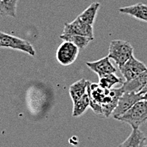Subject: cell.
I'll list each match as a JSON object with an SVG mask.
<instances>
[{"mask_svg": "<svg viewBox=\"0 0 147 147\" xmlns=\"http://www.w3.org/2000/svg\"><path fill=\"white\" fill-rule=\"evenodd\" d=\"M74 103L73 113L72 116L74 118H77L81 116L83 113H86L89 107H90V98H89L87 92L82 96L80 99H78L76 102Z\"/></svg>", "mask_w": 147, "mask_h": 147, "instance_id": "obj_16", "label": "cell"}, {"mask_svg": "<svg viewBox=\"0 0 147 147\" xmlns=\"http://www.w3.org/2000/svg\"><path fill=\"white\" fill-rule=\"evenodd\" d=\"M60 38L63 41L72 42L79 49L86 48L89 43L94 40V38H90L88 36H80V35H64V34H62L60 36Z\"/></svg>", "mask_w": 147, "mask_h": 147, "instance_id": "obj_14", "label": "cell"}, {"mask_svg": "<svg viewBox=\"0 0 147 147\" xmlns=\"http://www.w3.org/2000/svg\"><path fill=\"white\" fill-rule=\"evenodd\" d=\"M99 8H100V3L98 2L92 3L88 8L85 11H83L78 17L85 23L93 26Z\"/></svg>", "mask_w": 147, "mask_h": 147, "instance_id": "obj_15", "label": "cell"}, {"mask_svg": "<svg viewBox=\"0 0 147 147\" xmlns=\"http://www.w3.org/2000/svg\"><path fill=\"white\" fill-rule=\"evenodd\" d=\"M117 119L129 124L132 129H139L147 122V101L140 100L137 102Z\"/></svg>", "mask_w": 147, "mask_h": 147, "instance_id": "obj_1", "label": "cell"}, {"mask_svg": "<svg viewBox=\"0 0 147 147\" xmlns=\"http://www.w3.org/2000/svg\"><path fill=\"white\" fill-rule=\"evenodd\" d=\"M124 81L115 75V74H107L99 78V86L106 89H112L117 84H123Z\"/></svg>", "mask_w": 147, "mask_h": 147, "instance_id": "obj_18", "label": "cell"}, {"mask_svg": "<svg viewBox=\"0 0 147 147\" xmlns=\"http://www.w3.org/2000/svg\"><path fill=\"white\" fill-rule=\"evenodd\" d=\"M146 92H147V83L145 85V86H144V87L141 89V90H140L139 93L142 95V94H144V93H146Z\"/></svg>", "mask_w": 147, "mask_h": 147, "instance_id": "obj_19", "label": "cell"}, {"mask_svg": "<svg viewBox=\"0 0 147 147\" xmlns=\"http://www.w3.org/2000/svg\"><path fill=\"white\" fill-rule=\"evenodd\" d=\"M143 147H147V144H146V145H145V144H144V146H143Z\"/></svg>", "mask_w": 147, "mask_h": 147, "instance_id": "obj_22", "label": "cell"}, {"mask_svg": "<svg viewBox=\"0 0 147 147\" xmlns=\"http://www.w3.org/2000/svg\"><path fill=\"white\" fill-rule=\"evenodd\" d=\"M118 69L125 80L124 81L128 82L143 73L146 69H147V67L143 62L135 59L133 55L125 63H123V65H122Z\"/></svg>", "mask_w": 147, "mask_h": 147, "instance_id": "obj_4", "label": "cell"}, {"mask_svg": "<svg viewBox=\"0 0 147 147\" xmlns=\"http://www.w3.org/2000/svg\"><path fill=\"white\" fill-rule=\"evenodd\" d=\"M0 47H3V46L2 45V43H1V42H0Z\"/></svg>", "mask_w": 147, "mask_h": 147, "instance_id": "obj_21", "label": "cell"}, {"mask_svg": "<svg viewBox=\"0 0 147 147\" xmlns=\"http://www.w3.org/2000/svg\"><path fill=\"white\" fill-rule=\"evenodd\" d=\"M0 42L3 46V47L19 50L28 53L32 57L36 55V50L29 42L14 36L6 34L2 31H0Z\"/></svg>", "mask_w": 147, "mask_h": 147, "instance_id": "obj_3", "label": "cell"}, {"mask_svg": "<svg viewBox=\"0 0 147 147\" xmlns=\"http://www.w3.org/2000/svg\"><path fill=\"white\" fill-rule=\"evenodd\" d=\"M118 11L122 14L130 15L134 18L145 21L147 23V5L142 3H139L134 5L118 9Z\"/></svg>", "mask_w": 147, "mask_h": 147, "instance_id": "obj_10", "label": "cell"}, {"mask_svg": "<svg viewBox=\"0 0 147 147\" xmlns=\"http://www.w3.org/2000/svg\"><path fill=\"white\" fill-rule=\"evenodd\" d=\"M86 63L89 69L96 74L99 78L107 74H115L117 72L116 67L111 63L107 56L94 62H86Z\"/></svg>", "mask_w": 147, "mask_h": 147, "instance_id": "obj_9", "label": "cell"}, {"mask_svg": "<svg viewBox=\"0 0 147 147\" xmlns=\"http://www.w3.org/2000/svg\"><path fill=\"white\" fill-rule=\"evenodd\" d=\"M64 35H80L94 38L92 26L82 21L79 17L74 19L72 22L66 23L63 30Z\"/></svg>", "mask_w": 147, "mask_h": 147, "instance_id": "obj_7", "label": "cell"}, {"mask_svg": "<svg viewBox=\"0 0 147 147\" xmlns=\"http://www.w3.org/2000/svg\"><path fill=\"white\" fill-rule=\"evenodd\" d=\"M140 100H143V95L136 92H123L118 100L117 107L113 112V117L117 119L127 112L131 107Z\"/></svg>", "mask_w": 147, "mask_h": 147, "instance_id": "obj_6", "label": "cell"}, {"mask_svg": "<svg viewBox=\"0 0 147 147\" xmlns=\"http://www.w3.org/2000/svg\"><path fill=\"white\" fill-rule=\"evenodd\" d=\"M134 55L132 45L126 41L113 40L110 42L107 57L113 59L118 67H121Z\"/></svg>", "mask_w": 147, "mask_h": 147, "instance_id": "obj_2", "label": "cell"}, {"mask_svg": "<svg viewBox=\"0 0 147 147\" xmlns=\"http://www.w3.org/2000/svg\"><path fill=\"white\" fill-rule=\"evenodd\" d=\"M147 83V69H146L143 73H141L135 79L130 81H124L123 83L122 87L124 92H136L139 93L144 86Z\"/></svg>", "mask_w": 147, "mask_h": 147, "instance_id": "obj_11", "label": "cell"}, {"mask_svg": "<svg viewBox=\"0 0 147 147\" xmlns=\"http://www.w3.org/2000/svg\"><path fill=\"white\" fill-rule=\"evenodd\" d=\"M143 146H144V144H143V145H141V146L140 147H143Z\"/></svg>", "mask_w": 147, "mask_h": 147, "instance_id": "obj_23", "label": "cell"}, {"mask_svg": "<svg viewBox=\"0 0 147 147\" xmlns=\"http://www.w3.org/2000/svg\"><path fill=\"white\" fill-rule=\"evenodd\" d=\"M123 87H118V88H112L109 90L108 94L105 97L102 104V115L105 118H108L117 107L118 100L120 96L123 93Z\"/></svg>", "mask_w": 147, "mask_h": 147, "instance_id": "obj_8", "label": "cell"}, {"mask_svg": "<svg viewBox=\"0 0 147 147\" xmlns=\"http://www.w3.org/2000/svg\"><path fill=\"white\" fill-rule=\"evenodd\" d=\"M146 141V136L140 129H132L129 137L118 147H140Z\"/></svg>", "mask_w": 147, "mask_h": 147, "instance_id": "obj_12", "label": "cell"}, {"mask_svg": "<svg viewBox=\"0 0 147 147\" xmlns=\"http://www.w3.org/2000/svg\"><path fill=\"white\" fill-rule=\"evenodd\" d=\"M79 51L80 49L74 43L64 41L57 50L56 58L60 64L68 66L72 64L78 58Z\"/></svg>", "mask_w": 147, "mask_h": 147, "instance_id": "obj_5", "label": "cell"}, {"mask_svg": "<svg viewBox=\"0 0 147 147\" xmlns=\"http://www.w3.org/2000/svg\"><path fill=\"white\" fill-rule=\"evenodd\" d=\"M17 2L18 0H0V15L15 18L16 16Z\"/></svg>", "mask_w": 147, "mask_h": 147, "instance_id": "obj_17", "label": "cell"}, {"mask_svg": "<svg viewBox=\"0 0 147 147\" xmlns=\"http://www.w3.org/2000/svg\"><path fill=\"white\" fill-rule=\"evenodd\" d=\"M142 95H143V100L147 101V92L144 93V94H142Z\"/></svg>", "mask_w": 147, "mask_h": 147, "instance_id": "obj_20", "label": "cell"}, {"mask_svg": "<svg viewBox=\"0 0 147 147\" xmlns=\"http://www.w3.org/2000/svg\"><path fill=\"white\" fill-rule=\"evenodd\" d=\"M87 85L88 81L85 79H81L70 86L69 91L73 102H76L87 92Z\"/></svg>", "mask_w": 147, "mask_h": 147, "instance_id": "obj_13", "label": "cell"}]
</instances>
